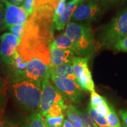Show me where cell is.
<instances>
[{"label":"cell","instance_id":"11","mask_svg":"<svg viewBox=\"0 0 127 127\" xmlns=\"http://www.w3.org/2000/svg\"><path fill=\"white\" fill-rule=\"evenodd\" d=\"M84 2L79 1H70L66 3L65 9L58 20L53 24V29L62 30L65 28L66 25L70 21L71 17L79 5Z\"/></svg>","mask_w":127,"mask_h":127},{"label":"cell","instance_id":"19","mask_svg":"<svg viewBox=\"0 0 127 127\" xmlns=\"http://www.w3.org/2000/svg\"><path fill=\"white\" fill-rule=\"evenodd\" d=\"M25 25H26V23L23 24L15 25L8 28L11 34H13L17 39H19L20 42L23 38L24 34Z\"/></svg>","mask_w":127,"mask_h":127},{"label":"cell","instance_id":"21","mask_svg":"<svg viewBox=\"0 0 127 127\" xmlns=\"http://www.w3.org/2000/svg\"><path fill=\"white\" fill-rule=\"evenodd\" d=\"M91 99H90V105L93 108H96L99 105L103 104L105 102L107 99L104 96H101L98 93H96L95 91L91 92Z\"/></svg>","mask_w":127,"mask_h":127},{"label":"cell","instance_id":"15","mask_svg":"<svg viewBox=\"0 0 127 127\" xmlns=\"http://www.w3.org/2000/svg\"><path fill=\"white\" fill-rule=\"evenodd\" d=\"M52 43L58 48L71 50L74 52V47L72 41L65 32L62 33L60 35L57 36L52 41Z\"/></svg>","mask_w":127,"mask_h":127},{"label":"cell","instance_id":"14","mask_svg":"<svg viewBox=\"0 0 127 127\" xmlns=\"http://www.w3.org/2000/svg\"><path fill=\"white\" fill-rule=\"evenodd\" d=\"M66 116L68 121H69L74 127H83L79 110L75 105L73 104L69 105L66 109Z\"/></svg>","mask_w":127,"mask_h":127},{"label":"cell","instance_id":"20","mask_svg":"<svg viewBox=\"0 0 127 127\" xmlns=\"http://www.w3.org/2000/svg\"><path fill=\"white\" fill-rule=\"evenodd\" d=\"M65 111L64 108L59 104L52 105L50 109L47 112L45 117H60L63 114V111Z\"/></svg>","mask_w":127,"mask_h":127},{"label":"cell","instance_id":"6","mask_svg":"<svg viewBox=\"0 0 127 127\" xmlns=\"http://www.w3.org/2000/svg\"><path fill=\"white\" fill-rule=\"evenodd\" d=\"M50 78L55 86L71 102L80 104L82 97V88L77 81L65 77L55 75H50Z\"/></svg>","mask_w":127,"mask_h":127},{"label":"cell","instance_id":"42","mask_svg":"<svg viewBox=\"0 0 127 127\" xmlns=\"http://www.w3.org/2000/svg\"><path fill=\"white\" fill-rule=\"evenodd\" d=\"M1 93H0V95H1Z\"/></svg>","mask_w":127,"mask_h":127},{"label":"cell","instance_id":"8","mask_svg":"<svg viewBox=\"0 0 127 127\" xmlns=\"http://www.w3.org/2000/svg\"><path fill=\"white\" fill-rule=\"evenodd\" d=\"M4 3L5 28H9L14 25L26 23L29 16L23 7L15 5L7 0H5Z\"/></svg>","mask_w":127,"mask_h":127},{"label":"cell","instance_id":"5","mask_svg":"<svg viewBox=\"0 0 127 127\" xmlns=\"http://www.w3.org/2000/svg\"><path fill=\"white\" fill-rule=\"evenodd\" d=\"M88 57L76 56L73 59L72 65L78 84L82 90L92 92L95 91V84L88 67Z\"/></svg>","mask_w":127,"mask_h":127},{"label":"cell","instance_id":"18","mask_svg":"<svg viewBox=\"0 0 127 127\" xmlns=\"http://www.w3.org/2000/svg\"><path fill=\"white\" fill-rule=\"evenodd\" d=\"M106 118L108 122V127H121L117 114L111 106H110L109 113Z\"/></svg>","mask_w":127,"mask_h":127},{"label":"cell","instance_id":"28","mask_svg":"<svg viewBox=\"0 0 127 127\" xmlns=\"http://www.w3.org/2000/svg\"><path fill=\"white\" fill-rule=\"evenodd\" d=\"M59 1L60 0H36V7L41 5H50L55 9Z\"/></svg>","mask_w":127,"mask_h":127},{"label":"cell","instance_id":"39","mask_svg":"<svg viewBox=\"0 0 127 127\" xmlns=\"http://www.w3.org/2000/svg\"><path fill=\"white\" fill-rule=\"evenodd\" d=\"M19 127H28V126L27 124H25L21 125V126Z\"/></svg>","mask_w":127,"mask_h":127},{"label":"cell","instance_id":"2","mask_svg":"<svg viewBox=\"0 0 127 127\" xmlns=\"http://www.w3.org/2000/svg\"><path fill=\"white\" fill-rule=\"evenodd\" d=\"M65 32L72 41L77 56L88 57L94 52L95 39L89 24L69 21Z\"/></svg>","mask_w":127,"mask_h":127},{"label":"cell","instance_id":"26","mask_svg":"<svg viewBox=\"0 0 127 127\" xmlns=\"http://www.w3.org/2000/svg\"><path fill=\"white\" fill-rule=\"evenodd\" d=\"M113 48L117 50L127 52V36L116 42Z\"/></svg>","mask_w":127,"mask_h":127},{"label":"cell","instance_id":"35","mask_svg":"<svg viewBox=\"0 0 127 127\" xmlns=\"http://www.w3.org/2000/svg\"><path fill=\"white\" fill-rule=\"evenodd\" d=\"M5 87V81L2 78L0 77V93L2 91Z\"/></svg>","mask_w":127,"mask_h":127},{"label":"cell","instance_id":"12","mask_svg":"<svg viewBox=\"0 0 127 127\" xmlns=\"http://www.w3.org/2000/svg\"><path fill=\"white\" fill-rule=\"evenodd\" d=\"M10 65L14 71V77L25 78L27 63L23 59L17 51L14 54Z\"/></svg>","mask_w":127,"mask_h":127},{"label":"cell","instance_id":"32","mask_svg":"<svg viewBox=\"0 0 127 127\" xmlns=\"http://www.w3.org/2000/svg\"><path fill=\"white\" fill-rule=\"evenodd\" d=\"M7 1L11 4L15 5L21 7L24 0H7Z\"/></svg>","mask_w":127,"mask_h":127},{"label":"cell","instance_id":"33","mask_svg":"<svg viewBox=\"0 0 127 127\" xmlns=\"http://www.w3.org/2000/svg\"><path fill=\"white\" fill-rule=\"evenodd\" d=\"M5 102V99L4 96L2 94L0 95V111L2 110L3 108L4 107Z\"/></svg>","mask_w":127,"mask_h":127},{"label":"cell","instance_id":"9","mask_svg":"<svg viewBox=\"0 0 127 127\" xmlns=\"http://www.w3.org/2000/svg\"><path fill=\"white\" fill-rule=\"evenodd\" d=\"M20 43V41L10 32H6L0 36V60L1 61L10 65Z\"/></svg>","mask_w":127,"mask_h":127},{"label":"cell","instance_id":"16","mask_svg":"<svg viewBox=\"0 0 127 127\" xmlns=\"http://www.w3.org/2000/svg\"><path fill=\"white\" fill-rule=\"evenodd\" d=\"M87 113L91 120L99 127H108V122L106 117L100 114L95 108L89 105L87 108Z\"/></svg>","mask_w":127,"mask_h":127},{"label":"cell","instance_id":"31","mask_svg":"<svg viewBox=\"0 0 127 127\" xmlns=\"http://www.w3.org/2000/svg\"><path fill=\"white\" fill-rule=\"evenodd\" d=\"M119 113L123 119V123L127 127V110H120Z\"/></svg>","mask_w":127,"mask_h":127},{"label":"cell","instance_id":"34","mask_svg":"<svg viewBox=\"0 0 127 127\" xmlns=\"http://www.w3.org/2000/svg\"><path fill=\"white\" fill-rule=\"evenodd\" d=\"M74 127L73 126L72 124H71L69 121H68V120H65V119L64 121L63 127Z\"/></svg>","mask_w":127,"mask_h":127},{"label":"cell","instance_id":"25","mask_svg":"<svg viewBox=\"0 0 127 127\" xmlns=\"http://www.w3.org/2000/svg\"><path fill=\"white\" fill-rule=\"evenodd\" d=\"M64 115H62L57 117H45V121L47 123L52 126L63 127L64 121Z\"/></svg>","mask_w":127,"mask_h":127},{"label":"cell","instance_id":"10","mask_svg":"<svg viewBox=\"0 0 127 127\" xmlns=\"http://www.w3.org/2000/svg\"><path fill=\"white\" fill-rule=\"evenodd\" d=\"M50 68L56 67L65 64H71L73 59L77 56L73 51L71 50L58 48L50 44Z\"/></svg>","mask_w":127,"mask_h":127},{"label":"cell","instance_id":"4","mask_svg":"<svg viewBox=\"0 0 127 127\" xmlns=\"http://www.w3.org/2000/svg\"><path fill=\"white\" fill-rule=\"evenodd\" d=\"M50 74L48 73L42 81V94L40 102V113L45 117L52 105L59 104L64 108L67 109L65 103L66 96L56 87L53 85L50 81Z\"/></svg>","mask_w":127,"mask_h":127},{"label":"cell","instance_id":"30","mask_svg":"<svg viewBox=\"0 0 127 127\" xmlns=\"http://www.w3.org/2000/svg\"><path fill=\"white\" fill-rule=\"evenodd\" d=\"M124 0H96V1L102 5H112L117 4L120 2H122Z\"/></svg>","mask_w":127,"mask_h":127},{"label":"cell","instance_id":"29","mask_svg":"<svg viewBox=\"0 0 127 127\" xmlns=\"http://www.w3.org/2000/svg\"><path fill=\"white\" fill-rule=\"evenodd\" d=\"M4 14L5 4L3 2H0V32L5 29Z\"/></svg>","mask_w":127,"mask_h":127},{"label":"cell","instance_id":"7","mask_svg":"<svg viewBox=\"0 0 127 127\" xmlns=\"http://www.w3.org/2000/svg\"><path fill=\"white\" fill-rule=\"evenodd\" d=\"M102 8L96 1L90 0L79 5L71 17L72 21L85 23L92 21L98 18L101 15Z\"/></svg>","mask_w":127,"mask_h":127},{"label":"cell","instance_id":"17","mask_svg":"<svg viewBox=\"0 0 127 127\" xmlns=\"http://www.w3.org/2000/svg\"><path fill=\"white\" fill-rule=\"evenodd\" d=\"M28 127H47L45 118L39 112H34L28 117L27 124Z\"/></svg>","mask_w":127,"mask_h":127},{"label":"cell","instance_id":"37","mask_svg":"<svg viewBox=\"0 0 127 127\" xmlns=\"http://www.w3.org/2000/svg\"><path fill=\"white\" fill-rule=\"evenodd\" d=\"M45 125H46V127H58V126H52V125H50V124H48L47 122L45 121Z\"/></svg>","mask_w":127,"mask_h":127},{"label":"cell","instance_id":"3","mask_svg":"<svg viewBox=\"0 0 127 127\" xmlns=\"http://www.w3.org/2000/svg\"><path fill=\"white\" fill-rule=\"evenodd\" d=\"M127 36V7L120 11L102 28L99 42L105 47H113L116 42Z\"/></svg>","mask_w":127,"mask_h":127},{"label":"cell","instance_id":"36","mask_svg":"<svg viewBox=\"0 0 127 127\" xmlns=\"http://www.w3.org/2000/svg\"><path fill=\"white\" fill-rule=\"evenodd\" d=\"M87 1H88V0H69V2H70V1H79V2H85Z\"/></svg>","mask_w":127,"mask_h":127},{"label":"cell","instance_id":"13","mask_svg":"<svg viewBox=\"0 0 127 127\" xmlns=\"http://www.w3.org/2000/svg\"><path fill=\"white\" fill-rule=\"evenodd\" d=\"M50 75L65 77L77 81V77L71 64H65L56 67L50 68Z\"/></svg>","mask_w":127,"mask_h":127},{"label":"cell","instance_id":"1","mask_svg":"<svg viewBox=\"0 0 127 127\" xmlns=\"http://www.w3.org/2000/svg\"><path fill=\"white\" fill-rule=\"evenodd\" d=\"M12 94L17 102L26 111L37 112L40 108L42 83L22 77H14Z\"/></svg>","mask_w":127,"mask_h":127},{"label":"cell","instance_id":"22","mask_svg":"<svg viewBox=\"0 0 127 127\" xmlns=\"http://www.w3.org/2000/svg\"><path fill=\"white\" fill-rule=\"evenodd\" d=\"M66 0H60L58 1L57 7L54 9V12L53 24L57 21L60 15L64 11L66 5Z\"/></svg>","mask_w":127,"mask_h":127},{"label":"cell","instance_id":"24","mask_svg":"<svg viewBox=\"0 0 127 127\" xmlns=\"http://www.w3.org/2000/svg\"><path fill=\"white\" fill-rule=\"evenodd\" d=\"M79 114L81 117L83 127H99L91 120L88 114H87L84 112L79 110Z\"/></svg>","mask_w":127,"mask_h":127},{"label":"cell","instance_id":"38","mask_svg":"<svg viewBox=\"0 0 127 127\" xmlns=\"http://www.w3.org/2000/svg\"><path fill=\"white\" fill-rule=\"evenodd\" d=\"M0 127H5L4 125V124H3L2 121L1 120V118H0Z\"/></svg>","mask_w":127,"mask_h":127},{"label":"cell","instance_id":"40","mask_svg":"<svg viewBox=\"0 0 127 127\" xmlns=\"http://www.w3.org/2000/svg\"><path fill=\"white\" fill-rule=\"evenodd\" d=\"M5 1V0H0V2H3L4 3V1Z\"/></svg>","mask_w":127,"mask_h":127},{"label":"cell","instance_id":"27","mask_svg":"<svg viewBox=\"0 0 127 127\" xmlns=\"http://www.w3.org/2000/svg\"><path fill=\"white\" fill-rule=\"evenodd\" d=\"M95 109L100 114L104 116L105 117H107V115L109 113V110H110V106L108 104L107 101L103 103V104L99 105L97 107L95 108Z\"/></svg>","mask_w":127,"mask_h":127},{"label":"cell","instance_id":"23","mask_svg":"<svg viewBox=\"0 0 127 127\" xmlns=\"http://www.w3.org/2000/svg\"><path fill=\"white\" fill-rule=\"evenodd\" d=\"M22 7L25 9L28 16L31 15L36 8V0H24Z\"/></svg>","mask_w":127,"mask_h":127},{"label":"cell","instance_id":"41","mask_svg":"<svg viewBox=\"0 0 127 127\" xmlns=\"http://www.w3.org/2000/svg\"><path fill=\"white\" fill-rule=\"evenodd\" d=\"M123 127H127V126H126V125H124V124L123 123Z\"/></svg>","mask_w":127,"mask_h":127}]
</instances>
